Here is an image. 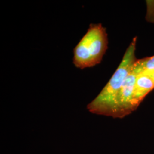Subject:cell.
Segmentation results:
<instances>
[{"label":"cell","instance_id":"cell-1","mask_svg":"<svg viewBox=\"0 0 154 154\" xmlns=\"http://www.w3.org/2000/svg\"><path fill=\"white\" fill-rule=\"evenodd\" d=\"M137 41V37L132 39L121 63L109 81L98 96L87 106L88 110L91 113L113 118L123 85L134 63L138 60L135 55Z\"/></svg>","mask_w":154,"mask_h":154},{"label":"cell","instance_id":"cell-2","mask_svg":"<svg viewBox=\"0 0 154 154\" xmlns=\"http://www.w3.org/2000/svg\"><path fill=\"white\" fill-rule=\"evenodd\" d=\"M108 35L101 23L90 24L86 33L74 49L73 63L80 69L100 63L108 48Z\"/></svg>","mask_w":154,"mask_h":154},{"label":"cell","instance_id":"cell-3","mask_svg":"<svg viewBox=\"0 0 154 154\" xmlns=\"http://www.w3.org/2000/svg\"><path fill=\"white\" fill-rule=\"evenodd\" d=\"M138 74L132 66L119 95L113 118H123L138 109L134 103V92L136 78Z\"/></svg>","mask_w":154,"mask_h":154},{"label":"cell","instance_id":"cell-4","mask_svg":"<svg viewBox=\"0 0 154 154\" xmlns=\"http://www.w3.org/2000/svg\"><path fill=\"white\" fill-rule=\"evenodd\" d=\"M154 88V79L150 74H139L134 86V100L135 105L138 108L141 102Z\"/></svg>","mask_w":154,"mask_h":154},{"label":"cell","instance_id":"cell-5","mask_svg":"<svg viewBox=\"0 0 154 154\" xmlns=\"http://www.w3.org/2000/svg\"><path fill=\"white\" fill-rule=\"evenodd\" d=\"M133 67L138 74L145 73L151 74L154 72V55L137 60L134 63Z\"/></svg>","mask_w":154,"mask_h":154},{"label":"cell","instance_id":"cell-6","mask_svg":"<svg viewBox=\"0 0 154 154\" xmlns=\"http://www.w3.org/2000/svg\"><path fill=\"white\" fill-rule=\"evenodd\" d=\"M150 75H151V76L152 78H153V79H154V72H153L152 73H151Z\"/></svg>","mask_w":154,"mask_h":154}]
</instances>
